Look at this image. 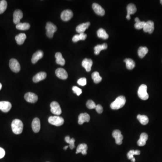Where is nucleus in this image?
Returning <instances> with one entry per match:
<instances>
[{"label": "nucleus", "instance_id": "412c9836", "mask_svg": "<svg viewBox=\"0 0 162 162\" xmlns=\"http://www.w3.org/2000/svg\"><path fill=\"white\" fill-rule=\"evenodd\" d=\"M90 25V23L89 22L83 23L78 25L76 28L77 32L79 33H84V32L87 30Z\"/></svg>", "mask_w": 162, "mask_h": 162}, {"label": "nucleus", "instance_id": "c03bdc74", "mask_svg": "<svg viewBox=\"0 0 162 162\" xmlns=\"http://www.w3.org/2000/svg\"><path fill=\"white\" fill-rule=\"evenodd\" d=\"M71 138L69 136H67L65 138V141L67 143H69V142L70 141Z\"/></svg>", "mask_w": 162, "mask_h": 162}, {"label": "nucleus", "instance_id": "20e7f679", "mask_svg": "<svg viewBox=\"0 0 162 162\" xmlns=\"http://www.w3.org/2000/svg\"><path fill=\"white\" fill-rule=\"evenodd\" d=\"M46 35L49 38H52L54 33L57 30V27L51 22H47L46 27Z\"/></svg>", "mask_w": 162, "mask_h": 162}, {"label": "nucleus", "instance_id": "e433bc0d", "mask_svg": "<svg viewBox=\"0 0 162 162\" xmlns=\"http://www.w3.org/2000/svg\"><path fill=\"white\" fill-rule=\"evenodd\" d=\"M86 106L89 109H94V108H96V106L93 101L90 100H88L86 103Z\"/></svg>", "mask_w": 162, "mask_h": 162}, {"label": "nucleus", "instance_id": "9d476101", "mask_svg": "<svg viewBox=\"0 0 162 162\" xmlns=\"http://www.w3.org/2000/svg\"><path fill=\"white\" fill-rule=\"evenodd\" d=\"M154 23L152 21L149 20L146 22L143 27L144 32H148L149 34L152 33L154 31Z\"/></svg>", "mask_w": 162, "mask_h": 162}, {"label": "nucleus", "instance_id": "dca6fc26", "mask_svg": "<svg viewBox=\"0 0 162 162\" xmlns=\"http://www.w3.org/2000/svg\"><path fill=\"white\" fill-rule=\"evenodd\" d=\"M92 9L97 15L102 16L105 15V10L97 3H94L92 4Z\"/></svg>", "mask_w": 162, "mask_h": 162}, {"label": "nucleus", "instance_id": "f8f14e48", "mask_svg": "<svg viewBox=\"0 0 162 162\" xmlns=\"http://www.w3.org/2000/svg\"><path fill=\"white\" fill-rule=\"evenodd\" d=\"M56 74L58 77L63 80L66 79L68 77V74L66 71L63 68H57L56 71Z\"/></svg>", "mask_w": 162, "mask_h": 162}, {"label": "nucleus", "instance_id": "5701e85b", "mask_svg": "<svg viewBox=\"0 0 162 162\" xmlns=\"http://www.w3.org/2000/svg\"><path fill=\"white\" fill-rule=\"evenodd\" d=\"M43 56V52L42 51H38L34 53L32 58V62L35 63L40 59H42Z\"/></svg>", "mask_w": 162, "mask_h": 162}, {"label": "nucleus", "instance_id": "f3484780", "mask_svg": "<svg viewBox=\"0 0 162 162\" xmlns=\"http://www.w3.org/2000/svg\"><path fill=\"white\" fill-rule=\"evenodd\" d=\"M32 130L34 132L37 133L40 131L41 128V123L40 119L37 118H34L32 123Z\"/></svg>", "mask_w": 162, "mask_h": 162}, {"label": "nucleus", "instance_id": "9b49d317", "mask_svg": "<svg viewBox=\"0 0 162 162\" xmlns=\"http://www.w3.org/2000/svg\"><path fill=\"white\" fill-rule=\"evenodd\" d=\"M25 100L29 103H34L38 100L37 95L32 92H27L25 95Z\"/></svg>", "mask_w": 162, "mask_h": 162}, {"label": "nucleus", "instance_id": "58836bf2", "mask_svg": "<svg viewBox=\"0 0 162 162\" xmlns=\"http://www.w3.org/2000/svg\"><path fill=\"white\" fill-rule=\"evenodd\" d=\"M73 91L74 92V93H76L77 96H79L82 93V91L79 87H77V86H73L72 87Z\"/></svg>", "mask_w": 162, "mask_h": 162}, {"label": "nucleus", "instance_id": "a19ab883", "mask_svg": "<svg viewBox=\"0 0 162 162\" xmlns=\"http://www.w3.org/2000/svg\"><path fill=\"white\" fill-rule=\"evenodd\" d=\"M95 108H96L97 112L98 113H102L103 111V108L101 105H97Z\"/></svg>", "mask_w": 162, "mask_h": 162}, {"label": "nucleus", "instance_id": "ea45409f", "mask_svg": "<svg viewBox=\"0 0 162 162\" xmlns=\"http://www.w3.org/2000/svg\"><path fill=\"white\" fill-rule=\"evenodd\" d=\"M77 84L80 86H84L87 84V79L85 77H82L77 80Z\"/></svg>", "mask_w": 162, "mask_h": 162}, {"label": "nucleus", "instance_id": "4468645a", "mask_svg": "<svg viewBox=\"0 0 162 162\" xmlns=\"http://www.w3.org/2000/svg\"><path fill=\"white\" fill-rule=\"evenodd\" d=\"M127 15L126 18L128 20H130L131 19L130 15L135 14L137 12V8L134 4H128L127 7Z\"/></svg>", "mask_w": 162, "mask_h": 162}, {"label": "nucleus", "instance_id": "2f4dec72", "mask_svg": "<svg viewBox=\"0 0 162 162\" xmlns=\"http://www.w3.org/2000/svg\"><path fill=\"white\" fill-rule=\"evenodd\" d=\"M124 62L126 63V67L129 70H132L135 68V61L132 59H126L124 60Z\"/></svg>", "mask_w": 162, "mask_h": 162}, {"label": "nucleus", "instance_id": "8fccbe9b", "mask_svg": "<svg viewBox=\"0 0 162 162\" xmlns=\"http://www.w3.org/2000/svg\"></svg>", "mask_w": 162, "mask_h": 162}, {"label": "nucleus", "instance_id": "f704fd0d", "mask_svg": "<svg viewBox=\"0 0 162 162\" xmlns=\"http://www.w3.org/2000/svg\"><path fill=\"white\" fill-rule=\"evenodd\" d=\"M92 77L93 81H94V82L95 83H96V84L101 82L102 79L101 77L100 76L99 72H95L92 73Z\"/></svg>", "mask_w": 162, "mask_h": 162}, {"label": "nucleus", "instance_id": "cd10ccee", "mask_svg": "<svg viewBox=\"0 0 162 162\" xmlns=\"http://www.w3.org/2000/svg\"><path fill=\"white\" fill-rule=\"evenodd\" d=\"M107 44L106 43H104L102 45H97L94 47V53L96 55H99L102 50H106L107 48Z\"/></svg>", "mask_w": 162, "mask_h": 162}, {"label": "nucleus", "instance_id": "b1692460", "mask_svg": "<svg viewBox=\"0 0 162 162\" xmlns=\"http://www.w3.org/2000/svg\"><path fill=\"white\" fill-rule=\"evenodd\" d=\"M88 147H87V144H81L78 145L77 148V151L76 153H82L83 155H86L87 154V150Z\"/></svg>", "mask_w": 162, "mask_h": 162}, {"label": "nucleus", "instance_id": "2eb2a0df", "mask_svg": "<svg viewBox=\"0 0 162 162\" xmlns=\"http://www.w3.org/2000/svg\"><path fill=\"white\" fill-rule=\"evenodd\" d=\"M23 17V14L21 10H15L13 14V22L14 24L17 25L20 23V20Z\"/></svg>", "mask_w": 162, "mask_h": 162}, {"label": "nucleus", "instance_id": "6ab92c4d", "mask_svg": "<svg viewBox=\"0 0 162 162\" xmlns=\"http://www.w3.org/2000/svg\"><path fill=\"white\" fill-rule=\"evenodd\" d=\"M82 67L86 69V71H91L92 67L93 65V61L91 59H85L82 61Z\"/></svg>", "mask_w": 162, "mask_h": 162}, {"label": "nucleus", "instance_id": "f257e3e1", "mask_svg": "<svg viewBox=\"0 0 162 162\" xmlns=\"http://www.w3.org/2000/svg\"><path fill=\"white\" fill-rule=\"evenodd\" d=\"M126 102V98L124 96H119L111 104V108L114 110L120 109L124 106Z\"/></svg>", "mask_w": 162, "mask_h": 162}, {"label": "nucleus", "instance_id": "6e6552de", "mask_svg": "<svg viewBox=\"0 0 162 162\" xmlns=\"http://www.w3.org/2000/svg\"><path fill=\"white\" fill-rule=\"evenodd\" d=\"M112 136L115 139V142L117 144L120 145L122 144L123 137L120 130H114L113 132Z\"/></svg>", "mask_w": 162, "mask_h": 162}, {"label": "nucleus", "instance_id": "c85d7f7f", "mask_svg": "<svg viewBox=\"0 0 162 162\" xmlns=\"http://www.w3.org/2000/svg\"><path fill=\"white\" fill-rule=\"evenodd\" d=\"M17 29L20 30H27L30 27V25L27 23H20L16 25Z\"/></svg>", "mask_w": 162, "mask_h": 162}, {"label": "nucleus", "instance_id": "aec40b11", "mask_svg": "<svg viewBox=\"0 0 162 162\" xmlns=\"http://www.w3.org/2000/svg\"><path fill=\"white\" fill-rule=\"evenodd\" d=\"M46 76H47V74L46 73L44 72H41L38 73L37 74H36L33 77L32 80H33V82H39L40 81L45 79L46 77Z\"/></svg>", "mask_w": 162, "mask_h": 162}, {"label": "nucleus", "instance_id": "bb28decb", "mask_svg": "<svg viewBox=\"0 0 162 162\" xmlns=\"http://www.w3.org/2000/svg\"><path fill=\"white\" fill-rule=\"evenodd\" d=\"M56 58V63L58 65L63 66L66 63L65 59L63 57L62 55L60 52H57L55 55Z\"/></svg>", "mask_w": 162, "mask_h": 162}, {"label": "nucleus", "instance_id": "393cba45", "mask_svg": "<svg viewBox=\"0 0 162 162\" xmlns=\"http://www.w3.org/2000/svg\"><path fill=\"white\" fill-rule=\"evenodd\" d=\"M26 39V35L25 33H20L16 36L15 37L17 43L19 45H22L25 42V40Z\"/></svg>", "mask_w": 162, "mask_h": 162}, {"label": "nucleus", "instance_id": "1a4fd4ad", "mask_svg": "<svg viewBox=\"0 0 162 162\" xmlns=\"http://www.w3.org/2000/svg\"><path fill=\"white\" fill-rule=\"evenodd\" d=\"M73 16L72 11L70 10H66L63 11L61 14V19L64 21H68L72 19Z\"/></svg>", "mask_w": 162, "mask_h": 162}, {"label": "nucleus", "instance_id": "37998d69", "mask_svg": "<svg viewBox=\"0 0 162 162\" xmlns=\"http://www.w3.org/2000/svg\"><path fill=\"white\" fill-rule=\"evenodd\" d=\"M5 155V151L3 148L0 147V158L4 157Z\"/></svg>", "mask_w": 162, "mask_h": 162}, {"label": "nucleus", "instance_id": "39448f33", "mask_svg": "<svg viewBox=\"0 0 162 162\" xmlns=\"http://www.w3.org/2000/svg\"><path fill=\"white\" fill-rule=\"evenodd\" d=\"M48 122L52 125L61 126L64 123V119L63 118L57 116H51L48 118Z\"/></svg>", "mask_w": 162, "mask_h": 162}, {"label": "nucleus", "instance_id": "423d86ee", "mask_svg": "<svg viewBox=\"0 0 162 162\" xmlns=\"http://www.w3.org/2000/svg\"><path fill=\"white\" fill-rule=\"evenodd\" d=\"M9 66L12 71L15 73H18L20 70V66L17 60L15 59H11L9 62Z\"/></svg>", "mask_w": 162, "mask_h": 162}, {"label": "nucleus", "instance_id": "c9c22d12", "mask_svg": "<svg viewBox=\"0 0 162 162\" xmlns=\"http://www.w3.org/2000/svg\"><path fill=\"white\" fill-rule=\"evenodd\" d=\"M7 7V1L5 0L1 1H0V14L4 13L6 10Z\"/></svg>", "mask_w": 162, "mask_h": 162}, {"label": "nucleus", "instance_id": "a211bd4d", "mask_svg": "<svg viewBox=\"0 0 162 162\" xmlns=\"http://www.w3.org/2000/svg\"><path fill=\"white\" fill-rule=\"evenodd\" d=\"M90 120V115L87 113H82L78 116V124L82 125L85 122H89Z\"/></svg>", "mask_w": 162, "mask_h": 162}, {"label": "nucleus", "instance_id": "473e14b6", "mask_svg": "<svg viewBox=\"0 0 162 162\" xmlns=\"http://www.w3.org/2000/svg\"><path fill=\"white\" fill-rule=\"evenodd\" d=\"M137 118L142 125H147L149 123V118L146 115L139 114L137 116Z\"/></svg>", "mask_w": 162, "mask_h": 162}, {"label": "nucleus", "instance_id": "f03ea898", "mask_svg": "<svg viewBox=\"0 0 162 162\" xmlns=\"http://www.w3.org/2000/svg\"><path fill=\"white\" fill-rule=\"evenodd\" d=\"M24 125L22 122L18 119H15L12 121L11 123V128L15 134L18 135L22 132Z\"/></svg>", "mask_w": 162, "mask_h": 162}, {"label": "nucleus", "instance_id": "72a5a7b5", "mask_svg": "<svg viewBox=\"0 0 162 162\" xmlns=\"http://www.w3.org/2000/svg\"><path fill=\"white\" fill-rule=\"evenodd\" d=\"M148 51V49L147 47L141 46L138 50V55L141 58H143L147 54Z\"/></svg>", "mask_w": 162, "mask_h": 162}, {"label": "nucleus", "instance_id": "49530a36", "mask_svg": "<svg viewBox=\"0 0 162 162\" xmlns=\"http://www.w3.org/2000/svg\"><path fill=\"white\" fill-rule=\"evenodd\" d=\"M68 146H66V147H65L63 148V149H65V150H66V149H67L68 148Z\"/></svg>", "mask_w": 162, "mask_h": 162}, {"label": "nucleus", "instance_id": "7ed1b4c3", "mask_svg": "<svg viewBox=\"0 0 162 162\" xmlns=\"http://www.w3.org/2000/svg\"><path fill=\"white\" fill-rule=\"evenodd\" d=\"M147 87L145 84L141 85L138 90V96L140 99L142 100H147L149 98V94H148Z\"/></svg>", "mask_w": 162, "mask_h": 162}, {"label": "nucleus", "instance_id": "de8ad7c7", "mask_svg": "<svg viewBox=\"0 0 162 162\" xmlns=\"http://www.w3.org/2000/svg\"><path fill=\"white\" fill-rule=\"evenodd\" d=\"M2 84L0 83V90H1V88H2Z\"/></svg>", "mask_w": 162, "mask_h": 162}, {"label": "nucleus", "instance_id": "7c9ffc66", "mask_svg": "<svg viewBox=\"0 0 162 162\" xmlns=\"http://www.w3.org/2000/svg\"><path fill=\"white\" fill-rule=\"evenodd\" d=\"M97 34L99 38H102L105 40L108 38V34L103 28H100L97 32Z\"/></svg>", "mask_w": 162, "mask_h": 162}, {"label": "nucleus", "instance_id": "09e8293b", "mask_svg": "<svg viewBox=\"0 0 162 162\" xmlns=\"http://www.w3.org/2000/svg\"><path fill=\"white\" fill-rule=\"evenodd\" d=\"M160 3H161V4H162V0H161V1H160Z\"/></svg>", "mask_w": 162, "mask_h": 162}, {"label": "nucleus", "instance_id": "a18cd8bd", "mask_svg": "<svg viewBox=\"0 0 162 162\" xmlns=\"http://www.w3.org/2000/svg\"><path fill=\"white\" fill-rule=\"evenodd\" d=\"M135 21L136 22H138L140 21V20H139L138 18H136L135 19Z\"/></svg>", "mask_w": 162, "mask_h": 162}, {"label": "nucleus", "instance_id": "4be33fe9", "mask_svg": "<svg viewBox=\"0 0 162 162\" xmlns=\"http://www.w3.org/2000/svg\"><path fill=\"white\" fill-rule=\"evenodd\" d=\"M148 139V135L146 133H142L140 136V139L137 142V144L140 147H143L146 144Z\"/></svg>", "mask_w": 162, "mask_h": 162}, {"label": "nucleus", "instance_id": "c756f323", "mask_svg": "<svg viewBox=\"0 0 162 162\" xmlns=\"http://www.w3.org/2000/svg\"><path fill=\"white\" fill-rule=\"evenodd\" d=\"M87 37V35L84 33H79V34L75 35L73 37V41L77 42L80 40H85Z\"/></svg>", "mask_w": 162, "mask_h": 162}, {"label": "nucleus", "instance_id": "4c0bfd02", "mask_svg": "<svg viewBox=\"0 0 162 162\" xmlns=\"http://www.w3.org/2000/svg\"><path fill=\"white\" fill-rule=\"evenodd\" d=\"M145 23H146L145 22L140 21L138 22H136V24L134 25V26L137 30H141L142 28H143Z\"/></svg>", "mask_w": 162, "mask_h": 162}, {"label": "nucleus", "instance_id": "ddd939ff", "mask_svg": "<svg viewBox=\"0 0 162 162\" xmlns=\"http://www.w3.org/2000/svg\"><path fill=\"white\" fill-rule=\"evenodd\" d=\"M12 105L10 102L6 101H0V110L3 112L7 113L11 110Z\"/></svg>", "mask_w": 162, "mask_h": 162}, {"label": "nucleus", "instance_id": "a878e982", "mask_svg": "<svg viewBox=\"0 0 162 162\" xmlns=\"http://www.w3.org/2000/svg\"><path fill=\"white\" fill-rule=\"evenodd\" d=\"M141 154V152L139 150H131L127 154V157L129 159H131L132 162H135V158L134 155H139Z\"/></svg>", "mask_w": 162, "mask_h": 162}, {"label": "nucleus", "instance_id": "79ce46f5", "mask_svg": "<svg viewBox=\"0 0 162 162\" xmlns=\"http://www.w3.org/2000/svg\"><path fill=\"white\" fill-rule=\"evenodd\" d=\"M75 140L74 138L71 139L70 141L69 142V147L71 149H73L75 148V144H74V143H75Z\"/></svg>", "mask_w": 162, "mask_h": 162}, {"label": "nucleus", "instance_id": "0eeeda50", "mask_svg": "<svg viewBox=\"0 0 162 162\" xmlns=\"http://www.w3.org/2000/svg\"><path fill=\"white\" fill-rule=\"evenodd\" d=\"M51 112L55 115H60L62 113L61 106L56 101H53L51 103L50 105Z\"/></svg>", "mask_w": 162, "mask_h": 162}]
</instances>
